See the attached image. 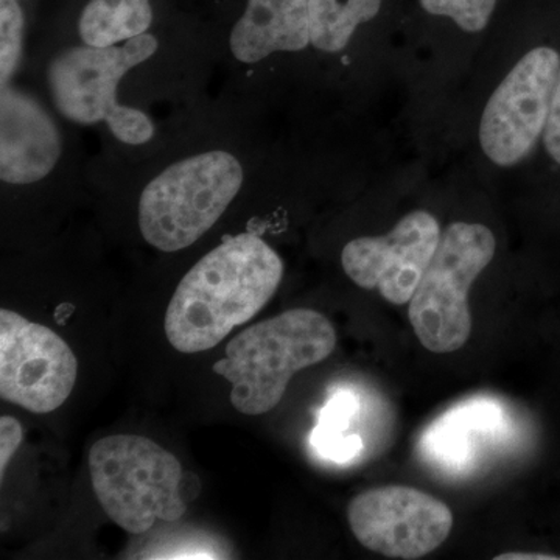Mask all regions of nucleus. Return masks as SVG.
<instances>
[{"label":"nucleus","instance_id":"5","mask_svg":"<svg viewBox=\"0 0 560 560\" xmlns=\"http://www.w3.org/2000/svg\"><path fill=\"white\" fill-rule=\"evenodd\" d=\"M158 39L149 33L124 46L70 47L47 70L51 101L62 116L80 125L105 121L114 138L142 145L154 136L153 121L142 110L120 105L117 86L125 73L153 57Z\"/></svg>","mask_w":560,"mask_h":560},{"label":"nucleus","instance_id":"13","mask_svg":"<svg viewBox=\"0 0 560 560\" xmlns=\"http://www.w3.org/2000/svg\"><path fill=\"white\" fill-rule=\"evenodd\" d=\"M153 21L151 0H91L79 22L88 46H116L149 31Z\"/></svg>","mask_w":560,"mask_h":560},{"label":"nucleus","instance_id":"15","mask_svg":"<svg viewBox=\"0 0 560 560\" xmlns=\"http://www.w3.org/2000/svg\"><path fill=\"white\" fill-rule=\"evenodd\" d=\"M357 405L359 404L353 394L340 390L320 411L318 427L312 434L313 445L320 455L338 463H345L359 455L363 442L360 436L346 433L350 419L355 415Z\"/></svg>","mask_w":560,"mask_h":560},{"label":"nucleus","instance_id":"18","mask_svg":"<svg viewBox=\"0 0 560 560\" xmlns=\"http://www.w3.org/2000/svg\"><path fill=\"white\" fill-rule=\"evenodd\" d=\"M21 442V423L11 416H2L0 418V478H3L7 466L20 448Z\"/></svg>","mask_w":560,"mask_h":560},{"label":"nucleus","instance_id":"4","mask_svg":"<svg viewBox=\"0 0 560 560\" xmlns=\"http://www.w3.org/2000/svg\"><path fill=\"white\" fill-rule=\"evenodd\" d=\"M242 186V164L228 151L176 162L140 195V232L164 253L189 248L226 212Z\"/></svg>","mask_w":560,"mask_h":560},{"label":"nucleus","instance_id":"1","mask_svg":"<svg viewBox=\"0 0 560 560\" xmlns=\"http://www.w3.org/2000/svg\"><path fill=\"white\" fill-rule=\"evenodd\" d=\"M282 276V260L259 235L226 238L180 280L165 313L168 342L180 353L215 348L270 302Z\"/></svg>","mask_w":560,"mask_h":560},{"label":"nucleus","instance_id":"2","mask_svg":"<svg viewBox=\"0 0 560 560\" xmlns=\"http://www.w3.org/2000/svg\"><path fill=\"white\" fill-rule=\"evenodd\" d=\"M335 346L337 334L323 313L291 308L235 335L213 372L231 383L235 410L260 416L278 407L296 372L329 359Z\"/></svg>","mask_w":560,"mask_h":560},{"label":"nucleus","instance_id":"12","mask_svg":"<svg viewBox=\"0 0 560 560\" xmlns=\"http://www.w3.org/2000/svg\"><path fill=\"white\" fill-rule=\"evenodd\" d=\"M308 3L311 0H248L232 28V55L254 65L276 51L304 50L311 44Z\"/></svg>","mask_w":560,"mask_h":560},{"label":"nucleus","instance_id":"10","mask_svg":"<svg viewBox=\"0 0 560 560\" xmlns=\"http://www.w3.org/2000/svg\"><path fill=\"white\" fill-rule=\"evenodd\" d=\"M441 226L425 210L408 213L382 237H360L341 253L342 270L364 290H377L394 305L410 304L436 254Z\"/></svg>","mask_w":560,"mask_h":560},{"label":"nucleus","instance_id":"8","mask_svg":"<svg viewBox=\"0 0 560 560\" xmlns=\"http://www.w3.org/2000/svg\"><path fill=\"white\" fill-rule=\"evenodd\" d=\"M79 361L57 331L0 311V397L35 415L58 410L72 394Z\"/></svg>","mask_w":560,"mask_h":560},{"label":"nucleus","instance_id":"20","mask_svg":"<svg viewBox=\"0 0 560 560\" xmlns=\"http://www.w3.org/2000/svg\"><path fill=\"white\" fill-rule=\"evenodd\" d=\"M558 556L540 555V552H504L495 560H559Z\"/></svg>","mask_w":560,"mask_h":560},{"label":"nucleus","instance_id":"11","mask_svg":"<svg viewBox=\"0 0 560 560\" xmlns=\"http://www.w3.org/2000/svg\"><path fill=\"white\" fill-rule=\"evenodd\" d=\"M61 156L57 124L27 92L2 88L0 95V178L27 186L49 176Z\"/></svg>","mask_w":560,"mask_h":560},{"label":"nucleus","instance_id":"17","mask_svg":"<svg viewBox=\"0 0 560 560\" xmlns=\"http://www.w3.org/2000/svg\"><path fill=\"white\" fill-rule=\"evenodd\" d=\"M427 13L451 18L467 33H480L488 27L497 0H420Z\"/></svg>","mask_w":560,"mask_h":560},{"label":"nucleus","instance_id":"9","mask_svg":"<svg viewBox=\"0 0 560 560\" xmlns=\"http://www.w3.org/2000/svg\"><path fill=\"white\" fill-rule=\"evenodd\" d=\"M348 521L364 548L389 559L425 558L448 539L453 529V512L444 501L397 485L353 497Z\"/></svg>","mask_w":560,"mask_h":560},{"label":"nucleus","instance_id":"14","mask_svg":"<svg viewBox=\"0 0 560 560\" xmlns=\"http://www.w3.org/2000/svg\"><path fill=\"white\" fill-rule=\"evenodd\" d=\"M382 0H311V44L327 54L348 47L361 24L377 16Z\"/></svg>","mask_w":560,"mask_h":560},{"label":"nucleus","instance_id":"6","mask_svg":"<svg viewBox=\"0 0 560 560\" xmlns=\"http://www.w3.org/2000/svg\"><path fill=\"white\" fill-rule=\"evenodd\" d=\"M497 242L485 224H448L440 246L412 294L408 318L420 345L452 353L471 335L469 290L495 256Z\"/></svg>","mask_w":560,"mask_h":560},{"label":"nucleus","instance_id":"19","mask_svg":"<svg viewBox=\"0 0 560 560\" xmlns=\"http://www.w3.org/2000/svg\"><path fill=\"white\" fill-rule=\"evenodd\" d=\"M545 149L560 165V69L555 91H552L550 114L544 131Z\"/></svg>","mask_w":560,"mask_h":560},{"label":"nucleus","instance_id":"16","mask_svg":"<svg viewBox=\"0 0 560 560\" xmlns=\"http://www.w3.org/2000/svg\"><path fill=\"white\" fill-rule=\"evenodd\" d=\"M24 16L16 0H0V81L9 86L21 60Z\"/></svg>","mask_w":560,"mask_h":560},{"label":"nucleus","instance_id":"7","mask_svg":"<svg viewBox=\"0 0 560 560\" xmlns=\"http://www.w3.org/2000/svg\"><path fill=\"white\" fill-rule=\"evenodd\" d=\"M559 69V51L537 47L490 95L480 121V143L493 164L514 167L536 149L547 127Z\"/></svg>","mask_w":560,"mask_h":560},{"label":"nucleus","instance_id":"3","mask_svg":"<svg viewBox=\"0 0 560 560\" xmlns=\"http://www.w3.org/2000/svg\"><path fill=\"white\" fill-rule=\"evenodd\" d=\"M90 471L103 511L127 533L143 534L156 521L176 522L186 514L183 467L149 438L114 434L95 442Z\"/></svg>","mask_w":560,"mask_h":560}]
</instances>
